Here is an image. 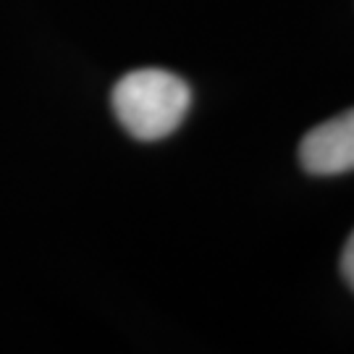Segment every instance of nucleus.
I'll return each instance as SVG.
<instances>
[{
    "label": "nucleus",
    "mask_w": 354,
    "mask_h": 354,
    "mask_svg": "<svg viewBox=\"0 0 354 354\" xmlns=\"http://www.w3.org/2000/svg\"><path fill=\"white\" fill-rule=\"evenodd\" d=\"M299 163L313 176H339L354 171V108L304 134Z\"/></svg>",
    "instance_id": "f03ea898"
},
{
    "label": "nucleus",
    "mask_w": 354,
    "mask_h": 354,
    "mask_svg": "<svg viewBox=\"0 0 354 354\" xmlns=\"http://www.w3.org/2000/svg\"><path fill=\"white\" fill-rule=\"evenodd\" d=\"M342 273H344V279H346V283L354 289V231H352V236L346 239V247H344V252H342Z\"/></svg>",
    "instance_id": "7ed1b4c3"
},
{
    "label": "nucleus",
    "mask_w": 354,
    "mask_h": 354,
    "mask_svg": "<svg viewBox=\"0 0 354 354\" xmlns=\"http://www.w3.org/2000/svg\"><path fill=\"white\" fill-rule=\"evenodd\" d=\"M113 113L131 137L145 142L174 134L192 105L189 84L165 68H137L118 79Z\"/></svg>",
    "instance_id": "f257e3e1"
}]
</instances>
